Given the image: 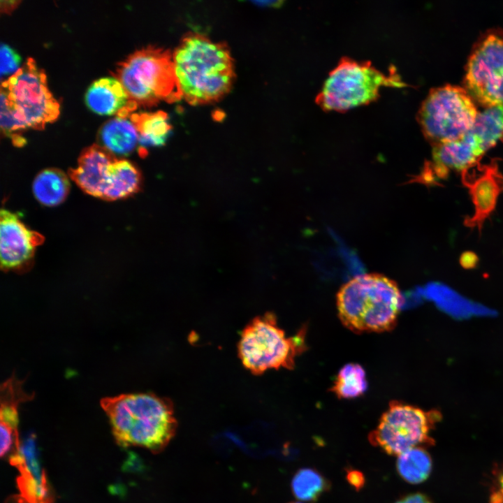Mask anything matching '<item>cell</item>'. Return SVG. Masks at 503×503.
<instances>
[{
	"label": "cell",
	"instance_id": "1",
	"mask_svg": "<svg viewBox=\"0 0 503 503\" xmlns=\"http://www.w3.org/2000/svg\"><path fill=\"white\" fill-rule=\"evenodd\" d=\"M173 60L182 97L191 105L217 101L231 89L233 60L224 43L189 33L180 41Z\"/></svg>",
	"mask_w": 503,
	"mask_h": 503
},
{
	"label": "cell",
	"instance_id": "2",
	"mask_svg": "<svg viewBox=\"0 0 503 503\" xmlns=\"http://www.w3.org/2000/svg\"><path fill=\"white\" fill-rule=\"evenodd\" d=\"M112 433L124 446L161 451L175 435L177 421L172 402L152 393H126L102 398Z\"/></svg>",
	"mask_w": 503,
	"mask_h": 503
},
{
	"label": "cell",
	"instance_id": "3",
	"mask_svg": "<svg viewBox=\"0 0 503 503\" xmlns=\"http://www.w3.org/2000/svg\"><path fill=\"white\" fill-rule=\"evenodd\" d=\"M402 296L397 283L378 273L357 275L338 291L337 314L342 323L356 333H382L397 324Z\"/></svg>",
	"mask_w": 503,
	"mask_h": 503
},
{
	"label": "cell",
	"instance_id": "4",
	"mask_svg": "<svg viewBox=\"0 0 503 503\" xmlns=\"http://www.w3.org/2000/svg\"><path fill=\"white\" fill-rule=\"evenodd\" d=\"M112 74L126 92L132 111L182 98L173 54L162 48L148 45L134 51L117 64Z\"/></svg>",
	"mask_w": 503,
	"mask_h": 503
},
{
	"label": "cell",
	"instance_id": "5",
	"mask_svg": "<svg viewBox=\"0 0 503 503\" xmlns=\"http://www.w3.org/2000/svg\"><path fill=\"white\" fill-rule=\"evenodd\" d=\"M306 328L286 337L273 313L268 312L250 321L240 333L238 349L246 369L254 374L268 370L294 367L296 358L306 350Z\"/></svg>",
	"mask_w": 503,
	"mask_h": 503
},
{
	"label": "cell",
	"instance_id": "6",
	"mask_svg": "<svg viewBox=\"0 0 503 503\" xmlns=\"http://www.w3.org/2000/svg\"><path fill=\"white\" fill-rule=\"evenodd\" d=\"M405 86L393 69L385 74L370 61L343 57L330 72L316 102L325 110L344 111L376 100L381 87Z\"/></svg>",
	"mask_w": 503,
	"mask_h": 503
},
{
	"label": "cell",
	"instance_id": "7",
	"mask_svg": "<svg viewBox=\"0 0 503 503\" xmlns=\"http://www.w3.org/2000/svg\"><path fill=\"white\" fill-rule=\"evenodd\" d=\"M1 99L23 130L43 129L59 115V103L48 89L45 73L31 57L1 82Z\"/></svg>",
	"mask_w": 503,
	"mask_h": 503
},
{
	"label": "cell",
	"instance_id": "8",
	"mask_svg": "<svg viewBox=\"0 0 503 503\" xmlns=\"http://www.w3.org/2000/svg\"><path fill=\"white\" fill-rule=\"evenodd\" d=\"M478 111L466 89L445 85L431 89L418 111V122L434 147L463 138L473 127Z\"/></svg>",
	"mask_w": 503,
	"mask_h": 503
},
{
	"label": "cell",
	"instance_id": "9",
	"mask_svg": "<svg viewBox=\"0 0 503 503\" xmlns=\"http://www.w3.org/2000/svg\"><path fill=\"white\" fill-rule=\"evenodd\" d=\"M441 418L437 410L425 411L393 400L381 416L377 427L370 432L369 442L395 456L414 448L430 446L435 444L430 432Z\"/></svg>",
	"mask_w": 503,
	"mask_h": 503
},
{
	"label": "cell",
	"instance_id": "10",
	"mask_svg": "<svg viewBox=\"0 0 503 503\" xmlns=\"http://www.w3.org/2000/svg\"><path fill=\"white\" fill-rule=\"evenodd\" d=\"M466 91L488 108L503 104V34H487L475 46L466 68Z\"/></svg>",
	"mask_w": 503,
	"mask_h": 503
},
{
	"label": "cell",
	"instance_id": "11",
	"mask_svg": "<svg viewBox=\"0 0 503 503\" xmlns=\"http://www.w3.org/2000/svg\"><path fill=\"white\" fill-rule=\"evenodd\" d=\"M479 161L462 170V182L468 189L474 206V214L466 217L464 224L481 233L486 219L494 211L498 197L503 191V175L497 160L484 164Z\"/></svg>",
	"mask_w": 503,
	"mask_h": 503
},
{
	"label": "cell",
	"instance_id": "12",
	"mask_svg": "<svg viewBox=\"0 0 503 503\" xmlns=\"http://www.w3.org/2000/svg\"><path fill=\"white\" fill-rule=\"evenodd\" d=\"M44 237L31 231L17 215L6 209L0 215V259L2 270L23 272L31 268L36 247Z\"/></svg>",
	"mask_w": 503,
	"mask_h": 503
},
{
	"label": "cell",
	"instance_id": "13",
	"mask_svg": "<svg viewBox=\"0 0 503 503\" xmlns=\"http://www.w3.org/2000/svg\"><path fill=\"white\" fill-rule=\"evenodd\" d=\"M117 159L102 146L94 144L82 151L77 166L68 170V177L86 194L103 199Z\"/></svg>",
	"mask_w": 503,
	"mask_h": 503
},
{
	"label": "cell",
	"instance_id": "14",
	"mask_svg": "<svg viewBox=\"0 0 503 503\" xmlns=\"http://www.w3.org/2000/svg\"><path fill=\"white\" fill-rule=\"evenodd\" d=\"M24 380L14 374L3 381L0 388L1 455L10 450L14 442L19 445L17 435V407L24 402L31 400L34 393L28 394L23 389Z\"/></svg>",
	"mask_w": 503,
	"mask_h": 503
},
{
	"label": "cell",
	"instance_id": "15",
	"mask_svg": "<svg viewBox=\"0 0 503 503\" xmlns=\"http://www.w3.org/2000/svg\"><path fill=\"white\" fill-rule=\"evenodd\" d=\"M87 107L99 115L118 114L129 108V99L121 82L113 77L94 80L85 94Z\"/></svg>",
	"mask_w": 503,
	"mask_h": 503
},
{
	"label": "cell",
	"instance_id": "16",
	"mask_svg": "<svg viewBox=\"0 0 503 503\" xmlns=\"http://www.w3.org/2000/svg\"><path fill=\"white\" fill-rule=\"evenodd\" d=\"M485 151L469 131L461 139L433 147V162L447 169L463 170L479 162Z\"/></svg>",
	"mask_w": 503,
	"mask_h": 503
},
{
	"label": "cell",
	"instance_id": "17",
	"mask_svg": "<svg viewBox=\"0 0 503 503\" xmlns=\"http://www.w3.org/2000/svg\"><path fill=\"white\" fill-rule=\"evenodd\" d=\"M128 117L117 115L108 120L98 134L99 145L115 156H128L138 143V132Z\"/></svg>",
	"mask_w": 503,
	"mask_h": 503
},
{
	"label": "cell",
	"instance_id": "18",
	"mask_svg": "<svg viewBox=\"0 0 503 503\" xmlns=\"http://www.w3.org/2000/svg\"><path fill=\"white\" fill-rule=\"evenodd\" d=\"M32 190L35 198L42 205L54 207L66 198L70 191L68 176L57 168H47L34 178Z\"/></svg>",
	"mask_w": 503,
	"mask_h": 503
},
{
	"label": "cell",
	"instance_id": "19",
	"mask_svg": "<svg viewBox=\"0 0 503 503\" xmlns=\"http://www.w3.org/2000/svg\"><path fill=\"white\" fill-rule=\"evenodd\" d=\"M129 118L138 132V143L144 151L146 147L161 146L165 144L171 131L166 112H136L131 114Z\"/></svg>",
	"mask_w": 503,
	"mask_h": 503
},
{
	"label": "cell",
	"instance_id": "20",
	"mask_svg": "<svg viewBox=\"0 0 503 503\" xmlns=\"http://www.w3.org/2000/svg\"><path fill=\"white\" fill-rule=\"evenodd\" d=\"M140 170L131 161L117 159L113 164L112 176L103 200L115 201L133 196L142 186Z\"/></svg>",
	"mask_w": 503,
	"mask_h": 503
},
{
	"label": "cell",
	"instance_id": "21",
	"mask_svg": "<svg viewBox=\"0 0 503 503\" xmlns=\"http://www.w3.org/2000/svg\"><path fill=\"white\" fill-rule=\"evenodd\" d=\"M486 152L500 140L503 141V104L488 107L478 112L469 131Z\"/></svg>",
	"mask_w": 503,
	"mask_h": 503
},
{
	"label": "cell",
	"instance_id": "22",
	"mask_svg": "<svg viewBox=\"0 0 503 503\" xmlns=\"http://www.w3.org/2000/svg\"><path fill=\"white\" fill-rule=\"evenodd\" d=\"M397 457V471L404 481L416 484L425 481L430 476L432 459L425 448H414Z\"/></svg>",
	"mask_w": 503,
	"mask_h": 503
},
{
	"label": "cell",
	"instance_id": "23",
	"mask_svg": "<svg viewBox=\"0 0 503 503\" xmlns=\"http://www.w3.org/2000/svg\"><path fill=\"white\" fill-rule=\"evenodd\" d=\"M367 388L365 372L356 363H349L339 371L330 391L341 399H351L363 395Z\"/></svg>",
	"mask_w": 503,
	"mask_h": 503
},
{
	"label": "cell",
	"instance_id": "24",
	"mask_svg": "<svg viewBox=\"0 0 503 503\" xmlns=\"http://www.w3.org/2000/svg\"><path fill=\"white\" fill-rule=\"evenodd\" d=\"M330 482L319 472L312 468L299 469L291 481L295 497L303 502H315L330 488Z\"/></svg>",
	"mask_w": 503,
	"mask_h": 503
},
{
	"label": "cell",
	"instance_id": "25",
	"mask_svg": "<svg viewBox=\"0 0 503 503\" xmlns=\"http://www.w3.org/2000/svg\"><path fill=\"white\" fill-rule=\"evenodd\" d=\"M0 73L1 75L15 73L20 68L21 58L11 47L5 43L0 48Z\"/></svg>",
	"mask_w": 503,
	"mask_h": 503
},
{
	"label": "cell",
	"instance_id": "26",
	"mask_svg": "<svg viewBox=\"0 0 503 503\" xmlns=\"http://www.w3.org/2000/svg\"><path fill=\"white\" fill-rule=\"evenodd\" d=\"M347 481L356 490L361 489L365 484V477L363 474L355 469H349L347 470Z\"/></svg>",
	"mask_w": 503,
	"mask_h": 503
},
{
	"label": "cell",
	"instance_id": "27",
	"mask_svg": "<svg viewBox=\"0 0 503 503\" xmlns=\"http://www.w3.org/2000/svg\"><path fill=\"white\" fill-rule=\"evenodd\" d=\"M395 503H433L422 493H411L398 500Z\"/></svg>",
	"mask_w": 503,
	"mask_h": 503
},
{
	"label": "cell",
	"instance_id": "28",
	"mask_svg": "<svg viewBox=\"0 0 503 503\" xmlns=\"http://www.w3.org/2000/svg\"><path fill=\"white\" fill-rule=\"evenodd\" d=\"M490 503H503V473L500 476L497 487L490 496Z\"/></svg>",
	"mask_w": 503,
	"mask_h": 503
},
{
	"label": "cell",
	"instance_id": "29",
	"mask_svg": "<svg viewBox=\"0 0 503 503\" xmlns=\"http://www.w3.org/2000/svg\"><path fill=\"white\" fill-rule=\"evenodd\" d=\"M477 261L478 258L472 252L463 253L460 258V263L465 268H474Z\"/></svg>",
	"mask_w": 503,
	"mask_h": 503
},
{
	"label": "cell",
	"instance_id": "30",
	"mask_svg": "<svg viewBox=\"0 0 503 503\" xmlns=\"http://www.w3.org/2000/svg\"><path fill=\"white\" fill-rule=\"evenodd\" d=\"M20 3V1H1V11L4 13H9L14 10Z\"/></svg>",
	"mask_w": 503,
	"mask_h": 503
},
{
	"label": "cell",
	"instance_id": "31",
	"mask_svg": "<svg viewBox=\"0 0 503 503\" xmlns=\"http://www.w3.org/2000/svg\"><path fill=\"white\" fill-rule=\"evenodd\" d=\"M255 4L259 6H267V7H275V6H279L281 3V1H254Z\"/></svg>",
	"mask_w": 503,
	"mask_h": 503
},
{
	"label": "cell",
	"instance_id": "32",
	"mask_svg": "<svg viewBox=\"0 0 503 503\" xmlns=\"http://www.w3.org/2000/svg\"><path fill=\"white\" fill-rule=\"evenodd\" d=\"M290 503H302V502H290Z\"/></svg>",
	"mask_w": 503,
	"mask_h": 503
}]
</instances>
